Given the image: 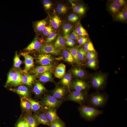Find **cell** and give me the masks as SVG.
<instances>
[{
    "label": "cell",
    "mask_w": 127,
    "mask_h": 127,
    "mask_svg": "<svg viewBox=\"0 0 127 127\" xmlns=\"http://www.w3.org/2000/svg\"><path fill=\"white\" fill-rule=\"evenodd\" d=\"M109 97L103 93H96L88 95L86 103L87 106L98 108L104 107L107 103Z\"/></svg>",
    "instance_id": "6da1fadb"
},
{
    "label": "cell",
    "mask_w": 127,
    "mask_h": 127,
    "mask_svg": "<svg viewBox=\"0 0 127 127\" xmlns=\"http://www.w3.org/2000/svg\"><path fill=\"white\" fill-rule=\"evenodd\" d=\"M79 110L81 116L88 120H92L103 113V111L85 105H81Z\"/></svg>",
    "instance_id": "7a4b0ae2"
},
{
    "label": "cell",
    "mask_w": 127,
    "mask_h": 127,
    "mask_svg": "<svg viewBox=\"0 0 127 127\" xmlns=\"http://www.w3.org/2000/svg\"><path fill=\"white\" fill-rule=\"evenodd\" d=\"M88 95L86 92L75 90L70 93L68 98L70 100L81 104L82 105L86 102Z\"/></svg>",
    "instance_id": "3957f363"
},
{
    "label": "cell",
    "mask_w": 127,
    "mask_h": 127,
    "mask_svg": "<svg viewBox=\"0 0 127 127\" xmlns=\"http://www.w3.org/2000/svg\"><path fill=\"white\" fill-rule=\"evenodd\" d=\"M22 76L18 72H10L8 75L5 85L11 84L18 86L22 83Z\"/></svg>",
    "instance_id": "277c9868"
},
{
    "label": "cell",
    "mask_w": 127,
    "mask_h": 127,
    "mask_svg": "<svg viewBox=\"0 0 127 127\" xmlns=\"http://www.w3.org/2000/svg\"><path fill=\"white\" fill-rule=\"evenodd\" d=\"M44 105L48 108L55 109L58 107L61 103L60 101L52 95H48L44 99Z\"/></svg>",
    "instance_id": "5b68a950"
},
{
    "label": "cell",
    "mask_w": 127,
    "mask_h": 127,
    "mask_svg": "<svg viewBox=\"0 0 127 127\" xmlns=\"http://www.w3.org/2000/svg\"><path fill=\"white\" fill-rule=\"evenodd\" d=\"M40 51L42 54H51L57 55L59 54L60 51L56 48L51 44H45L41 45L40 48Z\"/></svg>",
    "instance_id": "8992f818"
},
{
    "label": "cell",
    "mask_w": 127,
    "mask_h": 127,
    "mask_svg": "<svg viewBox=\"0 0 127 127\" xmlns=\"http://www.w3.org/2000/svg\"><path fill=\"white\" fill-rule=\"evenodd\" d=\"M21 54L25 60V67L23 71L27 73L34 66V58L27 53L22 52Z\"/></svg>",
    "instance_id": "52a82bcc"
},
{
    "label": "cell",
    "mask_w": 127,
    "mask_h": 127,
    "mask_svg": "<svg viewBox=\"0 0 127 127\" xmlns=\"http://www.w3.org/2000/svg\"><path fill=\"white\" fill-rule=\"evenodd\" d=\"M105 81L104 76L102 75H98L94 77L91 81L92 86L96 89H101L103 86Z\"/></svg>",
    "instance_id": "ba28073f"
},
{
    "label": "cell",
    "mask_w": 127,
    "mask_h": 127,
    "mask_svg": "<svg viewBox=\"0 0 127 127\" xmlns=\"http://www.w3.org/2000/svg\"><path fill=\"white\" fill-rule=\"evenodd\" d=\"M73 88L75 91H83L89 88V85L85 82L81 80L77 79L72 83Z\"/></svg>",
    "instance_id": "9c48e42d"
},
{
    "label": "cell",
    "mask_w": 127,
    "mask_h": 127,
    "mask_svg": "<svg viewBox=\"0 0 127 127\" xmlns=\"http://www.w3.org/2000/svg\"><path fill=\"white\" fill-rule=\"evenodd\" d=\"M53 59L51 55L47 54H42L37 58L38 62L42 65L50 64Z\"/></svg>",
    "instance_id": "30bf717a"
},
{
    "label": "cell",
    "mask_w": 127,
    "mask_h": 127,
    "mask_svg": "<svg viewBox=\"0 0 127 127\" xmlns=\"http://www.w3.org/2000/svg\"><path fill=\"white\" fill-rule=\"evenodd\" d=\"M44 112L51 123L59 120L60 119L57 115L56 109L48 108L44 111Z\"/></svg>",
    "instance_id": "8fae6325"
},
{
    "label": "cell",
    "mask_w": 127,
    "mask_h": 127,
    "mask_svg": "<svg viewBox=\"0 0 127 127\" xmlns=\"http://www.w3.org/2000/svg\"><path fill=\"white\" fill-rule=\"evenodd\" d=\"M53 67V65L49 64L46 65H41L36 67L31 71L32 73L35 74H41L48 71Z\"/></svg>",
    "instance_id": "7c38bea8"
},
{
    "label": "cell",
    "mask_w": 127,
    "mask_h": 127,
    "mask_svg": "<svg viewBox=\"0 0 127 127\" xmlns=\"http://www.w3.org/2000/svg\"><path fill=\"white\" fill-rule=\"evenodd\" d=\"M66 66L63 64H59L56 67L55 73V76L59 79L62 78L64 75Z\"/></svg>",
    "instance_id": "4fadbf2b"
},
{
    "label": "cell",
    "mask_w": 127,
    "mask_h": 127,
    "mask_svg": "<svg viewBox=\"0 0 127 127\" xmlns=\"http://www.w3.org/2000/svg\"><path fill=\"white\" fill-rule=\"evenodd\" d=\"M10 90L24 97H27L28 96V89L26 87L24 86H20L16 89H12Z\"/></svg>",
    "instance_id": "5bb4252c"
},
{
    "label": "cell",
    "mask_w": 127,
    "mask_h": 127,
    "mask_svg": "<svg viewBox=\"0 0 127 127\" xmlns=\"http://www.w3.org/2000/svg\"><path fill=\"white\" fill-rule=\"evenodd\" d=\"M66 93V91L63 87H59L55 88L53 91L52 94L54 97L58 99L63 98Z\"/></svg>",
    "instance_id": "9a60e30c"
},
{
    "label": "cell",
    "mask_w": 127,
    "mask_h": 127,
    "mask_svg": "<svg viewBox=\"0 0 127 127\" xmlns=\"http://www.w3.org/2000/svg\"><path fill=\"white\" fill-rule=\"evenodd\" d=\"M35 117L40 123L49 125V122L45 114L41 113L36 114Z\"/></svg>",
    "instance_id": "2e32d148"
},
{
    "label": "cell",
    "mask_w": 127,
    "mask_h": 127,
    "mask_svg": "<svg viewBox=\"0 0 127 127\" xmlns=\"http://www.w3.org/2000/svg\"><path fill=\"white\" fill-rule=\"evenodd\" d=\"M34 77L33 75L26 74L22 76V83L29 86L31 85L33 82Z\"/></svg>",
    "instance_id": "e0dca14e"
},
{
    "label": "cell",
    "mask_w": 127,
    "mask_h": 127,
    "mask_svg": "<svg viewBox=\"0 0 127 127\" xmlns=\"http://www.w3.org/2000/svg\"><path fill=\"white\" fill-rule=\"evenodd\" d=\"M40 43L36 39H35L25 49L27 51H31L40 49L41 46Z\"/></svg>",
    "instance_id": "ac0fdd59"
},
{
    "label": "cell",
    "mask_w": 127,
    "mask_h": 127,
    "mask_svg": "<svg viewBox=\"0 0 127 127\" xmlns=\"http://www.w3.org/2000/svg\"><path fill=\"white\" fill-rule=\"evenodd\" d=\"M72 4L74 11L76 13L81 15L85 13L86 8L83 5L79 4L76 5L73 3Z\"/></svg>",
    "instance_id": "d6986e66"
},
{
    "label": "cell",
    "mask_w": 127,
    "mask_h": 127,
    "mask_svg": "<svg viewBox=\"0 0 127 127\" xmlns=\"http://www.w3.org/2000/svg\"><path fill=\"white\" fill-rule=\"evenodd\" d=\"M66 42L63 38L59 35L54 43V47L57 49L64 47L66 44Z\"/></svg>",
    "instance_id": "ffe728a7"
},
{
    "label": "cell",
    "mask_w": 127,
    "mask_h": 127,
    "mask_svg": "<svg viewBox=\"0 0 127 127\" xmlns=\"http://www.w3.org/2000/svg\"><path fill=\"white\" fill-rule=\"evenodd\" d=\"M71 76L70 74H67L62 78L61 81V83L69 89L71 79Z\"/></svg>",
    "instance_id": "44dd1931"
},
{
    "label": "cell",
    "mask_w": 127,
    "mask_h": 127,
    "mask_svg": "<svg viewBox=\"0 0 127 127\" xmlns=\"http://www.w3.org/2000/svg\"><path fill=\"white\" fill-rule=\"evenodd\" d=\"M45 90V88L44 86L39 82L36 83L33 89L34 92L37 95L40 94Z\"/></svg>",
    "instance_id": "7402d4cb"
},
{
    "label": "cell",
    "mask_w": 127,
    "mask_h": 127,
    "mask_svg": "<svg viewBox=\"0 0 127 127\" xmlns=\"http://www.w3.org/2000/svg\"><path fill=\"white\" fill-rule=\"evenodd\" d=\"M61 22L60 18L56 15L54 16L52 18V24L53 27L55 29H57L59 28L61 23Z\"/></svg>",
    "instance_id": "603a6c76"
},
{
    "label": "cell",
    "mask_w": 127,
    "mask_h": 127,
    "mask_svg": "<svg viewBox=\"0 0 127 127\" xmlns=\"http://www.w3.org/2000/svg\"><path fill=\"white\" fill-rule=\"evenodd\" d=\"M24 99L29 101L31 104V109L34 111L38 110L41 107V105L39 103L36 101L29 99L27 97H24Z\"/></svg>",
    "instance_id": "cb8c5ba5"
},
{
    "label": "cell",
    "mask_w": 127,
    "mask_h": 127,
    "mask_svg": "<svg viewBox=\"0 0 127 127\" xmlns=\"http://www.w3.org/2000/svg\"><path fill=\"white\" fill-rule=\"evenodd\" d=\"M67 49L71 54L74 60L78 64H80V61L78 56V50L77 48L75 47L73 48H68Z\"/></svg>",
    "instance_id": "d4e9b609"
},
{
    "label": "cell",
    "mask_w": 127,
    "mask_h": 127,
    "mask_svg": "<svg viewBox=\"0 0 127 127\" xmlns=\"http://www.w3.org/2000/svg\"><path fill=\"white\" fill-rule=\"evenodd\" d=\"M40 80L43 82H47L52 80V75L50 73L47 71L41 73L40 78Z\"/></svg>",
    "instance_id": "484cf974"
},
{
    "label": "cell",
    "mask_w": 127,
    "mask_h": 127,
    "mask_svg": "<svg viewBox=\"0 0 127 127\" xmlns=\"http://www.w3.org/2000/svg\"><path fill=\"white\" fill-rule=\"evenodd\" d=\"M68 8L64 5L60 4L57 7V12L58 13L60 14H64L66 13L68 10Z\"/></svg>",
    "instance_id": "4316f807"
},
{
    "label": "cell",
    "mask_w": 127,
    "mask_h": 127,
    "mask_svg": "<svg viewBox=\"0 0 127 127\" xmlns=\"http://www.w3.org/2000/svg\"><path fill=\"white\" fill-rule=\"evenodd\" d=\"M76 30L79 36H85L88 35L86 30L80 23L76 28Z\"/></svg>",
    "instance_id": "83f0119b"
},
{
    "label": "cell",
    "mask_w": 127,
    "mask_h": 127,
    "mask_svg": "<svg viewBox=\"0 0 127 127\" xmlns=\"http://www.w3.org/2000/svg\"><path fill=\"white\" fill-rule=\"evenodd\" d=\"M83 50L85 52H94L95 51L92 43L89 41L85 43L84 45Z\"/></svg>",
    "instance_id": "f1b7e54d"
},
{
    "label": "cell",
    "mask_w": 127,
    "mask_h": 127,
    "mask_svg": "<svg viewBox=\"0 0 127 127\" xmlns=\"http://www.w3.org/2000/svg\"><path fill=\"white\" fill-rule=\"evenodd\" d=\"M63 55L66 61L71 63L73 62L74 61L73 58L69 52L64 50L63 52Z\"/></svg>",
    "instance_id": "f546056e"
},
{
    "label": "cell",
    "mask_w": 127,
    "mask_h": 127,
    "mask_svg": "<svg viewBox=\"0 0 127 127\" xmlns=\"http://www.w3.org/2000/svg\"><path fill=\"white\" fill-rule=\"evenodd\" d=\"M72 72L74 75L78 77H82L85 74L84 71L79 68H75L72 70Z\"/></svg>",
    "instance_id": "4dcf8cb0"
},
{
    "label": "cell",
    "mask_w": 127,
    "mask_h": 127,
    "mask_svg": "<svg viewBox=\"0 0 127 127\" xmlns=\"http://www.w3.org/2000/svg\"><path fill=\"white\" fill-rule=\"evenodd\" d=\"M108 8L109 10L113 14L116 13L119 11L120 9V7L113 2L110 4Z\"/></svg>",
    "instance_id": "1f68e13d"
},
{
    "label": "cell",
    "mask_w": 127,
    "mask_h": 127,
    "mask_svg": "<svg viewBox=\"0 0 127 127\" xmlns=\"http://www.w3.org/2000/svg\"><path fill=\"white\" fill-rule=\"evenodd\" d=\"M117 20L120 21H124L127 19V14L123 11L122 10L119 12L115 16Z\"/></svg>",
    "instance_id": "d6a6232c"
},
{
    "label": "cell",
    "mask_w": 127,
    "mask_h": 127,
    "mask_svg": "<svg viewBox=\"0 0 127 127\" xmlns=\"http://www.w3.org/2000/svg\"><path fill=\"white\" fill-rule=\"evenodd\" d=\"M46 24V21L43 20L37 22L36 24V29L39 31H42L45 26Z\"/></svg>",
    "instance_id": "836d02e7"
},
{
    "label": "cell",
    "mask_w": 127,
    "mask_h": 127,
    "mask_svg": "<svg viewBox=\"0 0 127 127\" xmlns=\"http://www.w3.org/2000/svg\"><path fill=\"white\" fill-rule=\"evenodd\" d=\"M20 104L21 107L24 109L27 110H29L31 109L30 103L24 99V100L21 99Z\"/></svg>",
    "instance_id": "e575fe53"
},
{
    "label": "cell",
    "mask_w": 127,
    "mask_h": 127,
    "mask_svg": "<svg viewBox=\"0 0 127 127\" xmlns=\"http://www.w3.org/2000/svg\"><path fill=\"white\" fill-rule=\"evenodd\" d=\"M72 25L69 24H64L63 26V29L64 35L69 33L72 28Z\"/></svg>",
    "instance_id": "d590c367"
},
{
    "label": "cell",
    "mask_w": 127,
    "mask_h": 127,
    "mask_svg": "<svg viewBox=\"0 0 127 127\" xmlns=\"http://www.w3.org/2000/svg\"><path fill=\"white\" fill-rule=\"evenodd\" d=\"M14 67L17 68L19 67L22 63V61L17 53L15 54L14 59Z\"/></svg>",
    "instance_id": "8d00e7d4"
},
{
    "label": "cell",
    "mask_w": 127,
    "mask_h": 127,
    "mask_svg": "<svg viewBox=\"0 0 127 127\" xmlns=\"http://www.w3.org/2000/svg\"><path fill=\"white\" fill-rule=\"evenodd\" d=\"M30 127H36V123L34 118L31 116H29L27 118Z\"/></svg>",
    "instance_id": "74e56055"
},
{
    "label": "cell",
    "mask_w": 127,
    "mask_h": 127,
    "mask_svg": "<svg viewBox=\"0 0 127 127\" xmlns=\"http://www.w3.org/2000/svg\"><path fill=\"white\" fill-rule=\"evenodd\" d=\"M86 55V52L84 51L83 49L81 48L78 50V56L79 60H83Z\"/></svg>",
    "instance_id": "f35d334b"
},
{
    "label": "cell",
    "mask_w": 127,
    "mask_h": 127,
    "mask_svg": "<svg viewBox=\"0 0 127 127\" xmlns=\"http://www.w3.org/2000/svg\"><path fill=\"white\" fill-rule=\"evenodd\" d=\"M57 34L55 32H52L48 36L46 42L47 43L53 41L55 38Z\"/></svg>",
    "instance_id": "ab89813d"
},
{
    "label": "cell",
    "mask_w": 127,
    "mask_h": 127,
    "mask_svg": "<svg viewBox=\"0 0 127 127\" xmlns=\"http://www.w3.org/2000/svg\"><path fill=\"white\" fill-rule=\"evenodd\" d=\"M66 35L73 40H78L79 38V36L78 35L76 30H73L71 33Z\"/></svg>",
    "instance_id": "60d3db41"
},
{
    "label": "cell",
    "mask_w": 127,
    "mask_h": 127,
    "mask_svg": "<svg viewBox=\"0 0 127 127\" xmlns=\"http://www.w3.org/2000/svg\"><path fill=\"white\" fill-rule=\"evenodd\" d=\"M42 31L43 34L46 36L49 35L53 32L51 27L50 26H45Z\"/></svg>",
    "instance_id": "b9f144b4"
},
{
    "label": "cell",
    "mask_w": 127,
    "mask_h": 127,
    "mask_svg": "<svg viewBox=\"0 0 127 127\" xmlns=\"http://www.w3.org/2000/svg\"><path fill=\"white\" fill-rule=\"evenodd\" d=\"M43 3L44 8L47 10L50 9L52 5L51 1L49 0H44Z\"/></svg>",
    "instance_id": "7bdbcfd3"
},
{
    "label": "cell",
    "mask_w": 127,
    "mask_h": 127,
    "mask_svg": "<svg viewBox=\"0 0 127 127\" xmlns=\"http://www.w3.org/2000/svg\"><path fill=\"white\" fill-rule=\"evenodd\" d=\"M78 16L75 14H72L70 15L68 19L69 21L72 22H75L79 19Z\"/></svg>",
    "instance_id": "ee69618b"
},
{
    "label": "cell",
    "mask_w": 127,
    "mask_h": 127,
    "mask_svg": "<svg viewBox=\"0 0 127 127\" xmlns=\"http://www.w3.org/2000/svg\"><path fill=\"white\" fill-rule=\"evenodd\" d=\"M87 64L89 67L92 68H95L96 66V61L94 59L89 60Z\"/></svg>",
    "instance_id": "f6af8a7d"
},
{
    "label": "cell",
    "mask_w": 127,
    "mask_h": 127,
    "mask_svg": "<svg viewBox=\"0 0 127 127\" xmlns=\"http://www.w3.org/2000/svg\"><path fill=\"white\" fill-rule=\"evenodd\" d=\"M113 1L119 7L124 6L126 3V1L124 0H114Z\"/></svg>",
    "instance_id": "bcb514c9"
},
{
    "label": "cell",
    "mask_w": 127,
    "mask_h": 127,
    "mask_svg": "<svg viewBox=\"0 0 127 127\" xmlns=\"http://www.w3.org/2000/svg\"><path fill=\"white\" fill-rule=\"evenodd\" d=\"M64 125L62 122L59 120L51 123L50 127H63Z\"/></svg>",
    "instance_id": "7dc6e473"
},
{
    "label": "cell",
    "mask_w": 127,
    "mask_h": 127,
    "mask_svg": "<svg viewBox=\"0 0 127 127\" xmlns=\"http://www.w3.org/2000/svg\"><path fill=\"white\" fill-rule=\"evenodd\" d=\"M88 39L84 37H81L78 40V43L80 44L83 45L87 41Z\"/></svg>",
    "instance_id": "c3c4849f"
},
{
    "label": "cell",
    "mask_w": 127,
    "mask_h": 127,
    "mask_svg": "<svg viewBox=\"0 0 127 127\" xmlns=\"http://www.w3.org/2000/svg\"><path fill=\"white\" fill-rule=\"evenodd\" d=\"M87 58L89 60L94 59L96 57L95 54L92 52H88L86 55Z\"/></svg>",
    "instance_id": "681fc988"
},
{
    "label": "cell",
    "mask_w": 127,
    "mask_h": 127,
    "mask_svg": "<svg viewBox=\"0 0 127 127\" xmlns=\"http://www.w3.org/2000/svg\"><path fill=\"white\" fill-rule=\"evenodd\" d=\"M17 127H26L24 120L19 121L17 125Z\"/></svg>",
    "instance_id": "f907efd6"
},
{
    "label": "cell",
    "mask_w": 127,
    "mask_h": 127,
    "mask_svg": "<svg viewBox=\"0 0 127 127\" xmlns=\"http://www.w3.org/2000/svg\"><path fill=\"white\" fill-rule=\"evenodd\" d=\"M24 121L25 127H30L29 124L28 123L27 118H24Z\"/></svg>",
    "instance_id": "816d5d0a"
},
{
    "label": "cell",
    "mask_w": 127,
    "mask_h": 127,
    "mask_svg": "<svg viewBox=\"0 0 127 127\" xmlns=\"http://www.w3.org/2000/svg\"><path fill=\"white\" fill-rule=\"evenodd\" d=\"M123 11H125V12L127 14V6H126L125 7H124V8L123 9Z\"/></svg>",
    "instance_id": "f5cc1de1"
}]
</instances>
